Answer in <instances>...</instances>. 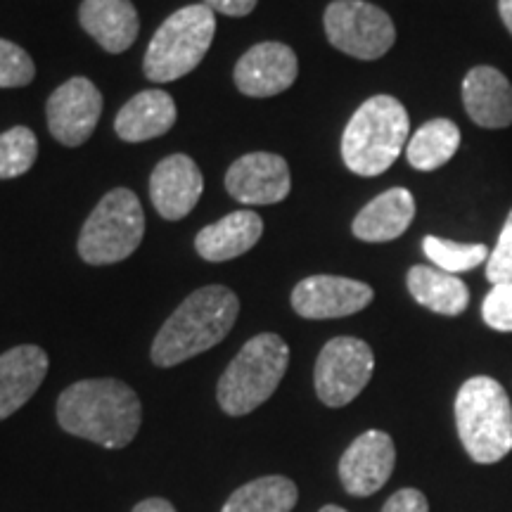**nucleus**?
<instances>
[{
  "mask_svg": "<svg viewBox=\"0 0 512 512\" xmlns=\"http://www.w3.org/2000/svg\"><path fill=\"white\" fill-rule=\"evenodd\" d=\"M57 422L64 432L105 448H124L136 439L143 406L131 387L112 377L81 380L57 399Z\"/></svg>",
  "mask_w": 512,
  "mask_h": 512,
  "instance_id": "obj_1",
  "label": "nucleus"
},
{
  "mask_svg": "<svg viewBox=\"0 0 512 512\" xmlns=\"http://www.w3.org/2000/svg\"><path fill=\"white\" fill-rule=\"evenodd\" d=\"M240 316V299L223 285H209L192 292L157 332L152 361L159 368L204 354L233 330Z\"/></svg>",
  "mask_w": 512,
  "mask_h": 512,
  "instance_id": "obj_2",
  "label": "nucleus"
},
{
  "mask_svg": "<svg viewBox=\"0 0 512 512\" xmlns=\"http://www.w3.org/2000/svg\"><path fill=\"white\" fill-rule=\"evenodd\" d=\"M411 119L392 95H375L349 119L342 136V159L356 176L373 178L392 166L408 145Z\"/></svg>",
  "mask_w": 512,
  "mask_h": 512,
  "instance_id": "obj_3",
  "label": "nucleus"
},
{
  "mask_svg": "<svg viewBox=\"0 0 512 512\" xmlns=\"http://www.w3.org/2000/svg\"><path fill=\"white\" fill-rule=\"evenodd\" d=\"M456 425L467 456L479 465L503 460L512 451V403L494 377H470L456 396Z\"/></svg>",
  "mask_w": 512,
  "mask_h": 512,
  "instance_id": "obj_4",
  "label": "nucleus"
},
{
  "mask_svg": "<svg viewBox=\"0 0 512 512\" xmlns=\"http://www.w3.org/2000/svg\"><path fill=\"white\" fill-rule=\"evenodd\" d=\"M290 366V347L280 335L264 332L249 339L223 370L216 399L233 418L249 415L271 399Z\"/></svg>",
  "mask_w": 512,
  "mask_h": 512,
  "instance_id": "obj_5",
  "label": "nucleus"
},
{
  "mask_svg": "<svg viewBox=\"0 0 512 512\" xmlns=\"http://www.w3.org/2000/svg\"><path fill=\"white\" fill-rule=\"evenodd\" d=\"M216 34V12L207 5H188L176 10L145 53V76L155 83H169L190 74L209 53Z\"/></svg>",
  "mask_w": 512,
  "mask_h": 512,
  "instance_id": "obj_6",
  "label": "nucleus"
},
{
  "mask_svg": "<svg viewBox=\"0 0 512 512\" xmlns=\"http://www.w3.org/2000/svg\"><path fill=\"white\" fill-rule=\"evenodd\" d=\"M145 235V214L136 192L117 188L107 192L83 223L79 254L91 266L119 264L140 247Z\"/></svg>",
  "mask_w": 512,
  "mask_h": 512,
  "instance_id": "obj_7",
  "label": "nucleus"
},
{
  "mask_svg": "<svg viewBox=\"0 0 512 512\" xmlns=\"http://www.w3.org/2000/svg\"><path fill=\"white\" fill-rule=\"evenodd\" d=\"M323 24L330 46L356 60H380L396 41L392 17L366 0H335L325 8Z\"/></svg>",
  "mask_w": 512,
  "mask_h": 512,
  "instance_id": "obj_8",
  "label": "nucleus"
},
{
  "mask_svg": "<svg viewBox=\"0 0 512 512\" xmlns=\"http://www.w3.org/2000/svg\"><path fill=\"white\" fill-rule=\"evenodd\" d=\"M375 370L373 349L358 337H335L320 349L313 384L318 399L330 408H342L366 389Z\"/></svg>",
  "mask_w": 512,
  "mask_h": 512,
  "instance_id": "obj_9",
  "label": "nucleus"
},
{
  "mask_svg": "<svg viewBox=\"0 0 512 512\" xmlns=\"http://www.w3.org/2000/svg\"><path fill=\"white\" fill-rule=\"evenodd\" d=\"M48 128L57 143L79 147L93 136L102 114V95L93 81L74 76L50 95Z\"/></svg>",
  "mask_w": 512,
  "mask_h": 512,
  "instance_id": "obj_10",
  "label": "nucleus"
},
{
  "mask_svg": "<svg viewBox=\"0 0 512 512\" xmlns=\"http://www.w3.org/2000/svg\"><path fill=\"white\" fill-rule=\"evenodd\" d=\"M373 287L342 275H311L292 290V309L309 320L354 316L373 302Z\"/></svg>",
  "mask_w": 512,
  "mask_h": 512,
  "instance_id": "obj_11",
  "label": "nucleus"
},
{
  "mask_svg": "<svg viewBox=\"0 0 512 512\" xmlns=\"http://www.w3.org/2000/svg\"><path fill=\"white\" fill-rule=\"evenodd\" d=\"M396 465V448L387 432L368 430L354 439L339 460V482L351 496H373L389 482Z\"/></svg>",
  "mask_w": 512,
  "mask_h": 512,
  "instance_id": "obj_12",
  "label": "nucleus"
},
{
  "mask_svg": "<svg viewBox=\"0 0 512 512\" xmlns=\"http://www.w3.org/2000/svg\"><path fill=\"white\" fill-rule=\"evenodd\" d=\"M226 190L233 200L249 204V207L283 202L292 190L290 166L280 155L249 152L235 164H230L226 174Z\"/></svg>",
  "mask_w": 512,
  "mask_h": 512,
  "instance_id": "obj_13",
  "label": "nucleus"
},
{
  "mask_svg": "<svg viewBox=\"0 0 512 512\" xmlns=\"http://www.w3.org/2000/svg\"><path fill=\"white\" fill-rule=\"evenodd\" d=\"M299 60L285 43L266 41L249 48L235 64V86L249 98H273L297 81Z\"/></svg>",
  "mask_w": 512,
  "mask_h": 512,
  "instance_id": "obj_14",
  "label": "nucleus"
},
{
  "mask_svg": "<svg viewBox=\"0 0 512 512\" xmlns=\"http://www.w3.org/2000/svg\"><path fill=\"white\" fill-rule=\"evenodd\" d=\"M204 192L200 166L188 155H171L155 166L150 176V197L159 216L181 221L197 207Z\"/></svg>",
  "mask_w": 512,
  "mask_h": 512,
  "instance_id": "obj_15",
  "label": "nucleus"
},
{
  "mask_svg": "<svg viewBox=\"0 0 512 512\" xmlns=\"http://www.w3.org/2000/svg\"><path fill=\"white\" fill-rule=\"evenodd\" d=\"M463 105L467 117L482 128H508L512 124V83L501 69L479 64L463 79Z\"/></svg>",
  "mask_w": 512,
  "mask_h": 512,
  "instance_id": "obj_16",
  "label": "nucleus"
},
{
  "mask_svg": "<svg viewBox=\"0 0 512 512\" xmlns=\"http://www.w3.org/2000/svg\"><path fill=\"white\" fill-rule=\"evenodd\" d=\"M48 375V354L22 344L0 354V420L10 418L38 392Z\"/></svg>",
  "mask_w": 512,
  "mask_h": 512,
  "instance_id": "obj_17",
  "label": "nucleus"
},
{
  "mask_svg": "<svg viewBox=\"0 0 512 512\" xmlns=\"http://www.w3.org/2000/svg\"><path fill=\"white\" fill-rule=\"evenodd\" d=\"M79 22L83 31L112 55L131 48L140 31L138 10L131 0H83Z\"/></svg>",
  "mask_w": 512,
  "mask_h": 512,
  "instance_id": "obj_18",
  "label": "nucleus"
},
{
  "mask_svg": "<svg viewBox=\"0 0 512 512\" xmlns=\"http://www.w3.org/2000/svg\"><path fill=\"white\" fill-rule=\"evenodd\" d=\"M415 219V197L406 188H392L377 195L358 211L351 230L363 242H392L406 233Z\"/></svg>",
  "mask_w": 512,
  "mask_h": 512,
  "instance_id": "obj_19",
  "label": "nucleus"
},
{
  "mask_svg": "<svg viewBox=\"0 0 512 512\" xmlns=\"http://www.w3.org/2000/svg\"><path fill=\"white\" fill-rule=\"evenodd\" d=\"M261 235H264L261 216L249 209H240L202 228L197 233L195 249L202 259L219 264V261L238 259L240 254L249 252L261 240Z\"/></svg>",
  "mask_w": 512,
  "mask_h": 512,
  "instance_id": "obj_20",
  "label": "nucleus"
},
{
  "mask_svg": "<svg viewBox=\"0 0 512 512\" xmlns=\"http://www.w3.org/2000/svg\"><path fill=\"white\" fill-rule=\"evenodd\" d=\"M176 102L166 91H143L121 107L114 131L126 143H145L171 131L176 124Z\"/></svg>",
  "mask_w": 512,
  "mask_h": 512,
  "instance_id": "obj_21",
  "label": "nucleus"
},
{
  "mask_svg": "<svg viewBox=\"0 0 512 512\" xmlns=\"http://www.w3.org/2000/svg\"><path fill=\"white\" fill-rule=\"evenodd\" d=\"M406 283L415 302L439 316H460L470 306V290L463 280L437 266H413Z\"/></svg>",
  "mask_w": 512,
  "mask_h": 512,
  "instance_id": "obj_22",
  "label": "nucleus"
},
{
  "mask_svg": "<svg viewBox=\"0 0 512 512\" xmlns=\"http://www.w3.org/2000/svg\"><path fill=\"white\" fill-rule=\"evenodd\" d=\"M460 147V128L451 119H432L413 133L406 159L413 169L434 171L448 164Z\"/></svg>",
  "mask_w": 512,
  "mask_h": 512,
  "instance_id": "obj_23",
  "label": "nucleus"
},
{
  "mask_svg": "<svg viewBox=\"0 0 512 512\" xmlns=\"http://www.w3.org/2000/svg\"><path fill=\"white\" fill-rule=\"evenodd\" d=\"M297 501L299 491L292 479L268 475L233 491L221 512H292Z\"/></svg>",
  "mask_w": 512,
  "mask_h": 512,
  "instance_id": "obj_24",
  "label": "nucleus"
},
{
  "mask_svg": "<svg viewBox=\"0 0 512 512\" xmlns=\"http://www.w3.org/2000/svg\"><path fill=\"white\" fill-rule=\"evenodd\" d=\"M422 252H425V256L434 266L453 275L472 271L479 264H486V259L491 254L489 247L482 245V242H453L434 238V235H427L422 240Z\"/></svg>",
  "mask_w": 512,
  "mask_h": 512,
  "instance_id": "obj_25",
  "label": "nucleus"
},
{
  "mask_svg": "<svg viewBox=\"0 0 512 512\" xmlns=\"http://www.w3.org/2000/svg\"><path fill=\"white\" fill-rule=\"evenodd\" d=\"M38 157L36 133L27 126H12L0 133V181L17 178L34 166Z\"/></svg>",
  "mask_w": 512,
  "mask_h": 512,
  "instance_id": "obj_26",
  "label": "nucleus"
},
{
  "mask_svg": "<svg viewBox=\"0 0 512 512\" xmlns=\"http://www.w3.org/2000/svg\"><path fill=\"white\" fill-rule=\"evenodd\" d=\"M34 76L36 64L27 50L0 38V88L29 86Z\"/></svg>",
  "mask_w": 512,
  "mask_h": 512,
  "instance_id": "obj_27",
  "label": "nucleus"
},
{
  "mask_svg": "<svg viewBox=\"0 0 512 512\" xmlns=\"http://www.w3.org/2000/svg\"><path fill=\"white\" fill-rule=\"evenodd\" d=\"M486 280L491 285L512 283V209L503 223L496 247L486 259Z\"/></svg>",
  "mask_w": 512,
  "mask_h": 512,
  "instance_id": "obj_28",
  "label": "nucleus"
},
{
  "mask_svg": "<svg viewBox=\"0 0 512 512\" xmlns=\"http://www.w3.org/2000/svg\"><path fill=\"white\" fill-rule=\"evenodd\" d=\"M482 318L491 330L512 332V283L491 285L482 304Z\"/></svg>",
  "mask_w": 512,
  "mask_h": 512,
  "instance_id": "obj_29",
  "label": "nucleus"
},
{
  "mask_svg": "<svg viewBox=\"0 0 512 512\" xmlns=\"http://www.w3.org/2000/svg\"><path fill=\"white\" fill-rule=\"evenodd\" d=\"M382 512H430V503L418 489H401L384 503Z\"/></svg>",
  "mask_w": 512,
  "mask_h": 512,
  "instance_id": "obj_30",
  "label": "nucleus"
},
{
  "mask_svg": "<svg viewBox=\"0 0 512 512\" xmlns=\"http://www.w3.org/2000/svg\"><path fill=\"white\" fill-rule=\"evenodd\" d=\"M202 3L214 12H221V15L247 17L256 8L259 0H202Z\"/></svg>",
  "mask_w": 512,
  "mask_h": 512,
  "instance_id": "obj_31",
  "label": "nucleus"
},
{
  "mask_svg": "<svg viewBox=\"0 0 512 512\" xmlns=\"http://www.w3.org/2000/svg\"><path fill=\"white\" fill-rule=\"evenodd\" d=\"M131 512H176V508L166 498H147V501H140Z\"/></svg>",
  "mask_w": 512,
  "mask_h": 512,
  "instance_id": "obj_32",
  "label": "nucleus"
},
{
  "mask_svg": "<svg viewBox=\"0 0 512 512\" xmlns=\"http://www.w3.org/2000/svg\"><path fill=\"white\" fill-rule=\"evenodd\" d=\"M498 15H501L505 29L512 36V0H498Z\"/></svg>",
  "mask_w": 512,
  "mask_h": 512,
  "instance_id": "obj_33",
  "label": "nucleus"
},
{
  "mask_svg": "<svg viewBox=\"0 0 512 512\" xmlns=\"http://www.w3.org/2000/svg\"><path fill=\"white\" fill-rule=\"evenodd\" d=\"M320 512H347V510L339 508V505H325V508H320Z\"/></svg>",
  "mask_w": 512,
  "mask_h": 512,
  "instance_id": "obj_34",
  "label": "nucleus"
}]
</instances>
